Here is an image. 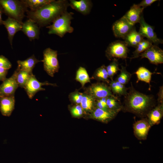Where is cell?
I'll return each mask as SVG.
<instances>
[{
  "label": "cell",
  "mask_w": 163,
  "mask_h": 163,
  "mask_svg": "<svg viewBox=\"0 0 163 163\" xmlns=\"http://www.w3.org/2000/svg\"><path fill=\"white\" fill-rule=\"evenodd\" d=\"M12 64L8 59L3 55H0V67L8 70Z\"/></svg>",
  "instance_id": "34"
},
{
  "label": "cell",
  "mask_w": 163,
  "mask_h": 163,
  "mask_svg": "<svg viewBox=\"0 0 163 163\" xmlns=\"http://www.w3.org/2000/svg\"><path fill=\"white\" fill-rule=\"evenodd\" d=\"M75 79L81 83L82 87H84L86 83L90 82L87 70L85 68L81 66L77 71Z\"/></svg>",
  "instance_id": "28"
},
{
  "label": "cell",
  "mask_w": 163,
  "mask_h": 163,
  "mask_svg": "<svg viewBox=\"0 0 163 163\" xmlns=\"http://www.w3.org/2000/svg\"><path fill=\"white\" fill-rule=\"evenodd\" d=\"M152 44V43L150 41L143 39L135 47L136 49L133 52V56L131 58L138 57L140 54L143 52Z\"/></svg>",
  "instance_id": "30"
},
{
  "label": "cell",
  "mask_w": 163,
  "mask_h": 163,
  "mask_svg": "<svg viewBox=\"0 0 163 163\" xmlns=\"http://www.w3.org/2000/svg\"><path fill=\"white\" fill-rule=\"evenodd\" d=\"M3 24L7 31L8 39L12 46L14 36L17 32L21 30L22 24L14 19L8 17L6 20L3 21Z\"/></svg>",
  "instance_id": "16"
},
{
  "label": "cell",
  "mask_w": 163,
  "mask_h": 163,
  "mask_svg": "<svg viewBox=\"0 0 163 163\" xmlns=\"http://www.w3.org/2000/svg\"><path fill=\"white\" fill-rule=\"evenodd\" d=\"M3 13L2 8L0 6V25H2L3 24V21L2 19V15Z\"/></svg>",
  "instance_id": "42"
},
{
  "label": "cell",
  "mask_w": 163,
  "mask_h": 163,
  "mask_svg": "<svg viewBox=\"0 0 163 163\" xmlns=\"http://www.w3.org/2000/svg\"></svg>",
  "instance_id": "43"
},
{
  "label": "cell",
  "mask_w": 163,
  "mask_h": 163,
  "mask_svg": "<svg viewBox=\"0 0 163 163\" xmlns=\"http://www.w3.org/2000/svg\"><path fill=\"white\" fill-rule=\"evenodd\" d=\"M96 99L90 95L84 93L80 103L83 110L86 111H92L95 106Z\"/></svg>",
  "instance_id": "26"
},
{
  "label": "cell",
  "mask_w": 163,
  "mask_h": 163,
  "mask_svg": "<svg viewBox=\"0 0 163 163\" xmlns=\"http://www.w3.org/2000/svg\"><path fill=\"white\" fill-rule=\"evenodd\" d=\"M0 6L5 15L22 24L25 13L28 10L21 0H0Z\"/></svg>",
  "instance_id": "4"
},
{
  "label": "cell",
  "mask_w": 163,
  "mask_h": 163,
  "mask_svg": "<svg viewBox=\"0 0 163 163\" xmlns=\"http://www.w3.org/2000/svg\"><path fill=\"white\" fill-rule=\"evenodd\" d=\"M85 93L90 95L96 100L113 95L109 86L103 82L92 84L86 88Z\"/></svg>",
  "instance_id": "7"
},
{
  "label": "cell",
  "mask_w": 163,
  "mask_h": 163,
  "mask_svg": "<svg viewBox=\"0 0 163 163\" xmlns=\"http://www.w3.org/2000/svg\"><path fill=\"white\" fill-rule=\"evenodd\" d=\"M93 77L96 80L109 83L110 81L106 69V66L104 65L97 69L94 72Z\"/></svg>",
  "instance_id": "29"
},
{
  "label": "cell",
  "mask_w": 163,
  "mask_h": 163,
  "mask_svg": "<svg viewBox=\"0 0 163 163\" xmlns=\"http://www.w3.org/2000/svg\"><path fill=\"white\" fill-rule=\"evenodd\" d=\"M83 95V93L78 91L71 93L69 95V98L71 101L76 104H80Z\"/></svg>",
  "instance_id": "33"
},
{
  "label": "cell",
  "mask_w": 163,
  "mask_h": 163,
  "mask_svg": "<svg viewBox=\"0 0 163 163\" xmlns=\"http://www.w3.org/2000/svg\"><path fill=\"white\" fill-rule=\"evenodd\" d=\"M163 116V104H158L147 114L146 117L152 126L159 124Z\"/></svg>",
  "instance_id": "19"
},
{
  "label": "cell",
  "mask_w": 163,
  "mask_h": 163,
  "mask_svg": "<svg viewBox=\"0 0 163 163\" xmlns=\"http://www.w3.org/2000/svg\"><path fill=\"white\" fill-rule=\"evenodd\" d=\"M43 53L44 69L49 75L53 77L59 68L57 51L49 47L45 49Z\"/></svg>",
  "instance_id": "5"
},
{
  "label": "cell",
  "mask_w": 163,
  "mask_h": 163,
  "mask_svg": "<svg viewBox=\"0 0 163 163\" xmlns=\"http://www.w3.org/2000/svg\"><path fill=\"white\" fill-rule=\"evenodd\" d=\"M21 30L30 41L39 38L40 29L38 25L30 19L23 23Z\"/></svg>",
  "instance_id": "14"
},
{
  "label": "cell",
  "mask_w": 163,
  "mask_h": 163,
  "mask_svg": "<svg viewBox=\"0 0 163 163\" xmlns=\"http://www.w3.org/2000/svg\"><path fill=\"white\" fill-rule=\"evenodd\" d=\"M18 86L12 75L6 78L0 85V97L14 95Z\"/></svg>",
  "instance_id": "13"
},
{
  "label": "cell",
  "mask_w": 163,
  "mask_h": 163,
  "mask_svg": "<svg viewBox=\"0 0 163 163\" xmlns=\"http://www.w3.org/2000/svg\"><path fill=\"white\" fill-rule=\"evenodd\" d=\"M120 71V73L116 78L115 81L125 85L129 81L132 74L127 71L125 67L122 66Z\"/></svg>",
  "instance_id": "31"
},
{
  "label": "cell",
  "mask_w": 163,
  "mask_h": 163,
  "mask_svg": "<svg viewBox=\"0 0 163 163\" xmlns=\"http://www.w3.org/2000/svg\"><path fill=\"white\" fill-rule=\"evenodd\" d=\"M40 62H42V60H38L34 55H33L24 60H18L17 61L18 64L17 68L32 73L33 70L36 65Z\"/></svg>",
  "instance_id": "21"
},
{
  "label": "cell",
  "mask_w": 163,
  "mask_h": 163,
  "mask_svg": "<svg viewBox=\"0 0 163 163\" xmlns=\"http://www.w3.org/2000/svg\"><path fill=\"white\" fill-rule=\"evenodd\" d=\"M118 89L119 96L123 95L125 97L127 94L128 88H126L125 85L122 84L118 81L115 80Z\"/></svg>",
  "instance_id": "37"
},
{
  "label": "cell",
  "mask_w": 163,
  "mask_h": 163,
  "mask_svg": "<svg viewBox=\"0 0 163 163\" xmlns=\"http://www.w3.org/2000/svg\"><path fill=\"white\" fill-rule=\"evenodd\" d=\"M106 68L108 77L111 80L113 79V76L120 70L118 60L115 59H112V61L106 66Z\"/></svg>",
  "instance_id": "32"
},
{
  "label": "cell",
  "mask_w": 163,
  "mask_h": 163,
  "mask_svg": "<svg viewBox=\"0 0 163 163\" xmlns=\"http://www.w3.org/2000/svg\"><path fill=\"white\" fill-rule=\"evenodd\" d=\"M44 85L57 86L56 84L50 83L47 81L43 82H40L37 80L35 76L33 74L30 77L24 88L29 98L31 99L38 92L45 90L44 88L42 87Z\"/></svg>",
  "instance_id": "9"
},
{
  "label": "cell",
  "mask_w": 163,
  "mask_h": 163,
  "mask_svg": "<svg viewBox=\"0 0 163 163\" xmlns=\"http://www.w3.org/2000/svg\"><path fill=\"white\" fill-rule=\"evenodd\" d=\"M109 84V87L112 93L114 94L119 95L118 89L115 81L112 79Z\"/></svg>",
  "instance_id": "38"
},
{
  "label": "cell",
  "mask_w": 163,
  "mask_h": 163,
  "mask_svg": "<svg viewBox=\"0 0 163 163\" xmlns=\"http://www.w3.org/2000/svg\"><path fill=\"white\" fill-rule=\"evenodd\" d=\"M157 1V0H143L137 5L139 7L144 9L146 7L151 5L153 3Z\"/></svg>",
  "instance_id": "39"
},
{
  "label": "cell",
  "mask_w": 163,
  "mask_h": 163,
  "mask_svg": "<svg viewBox=\"0 0 163 163\" xmlns=\"http://www.w3.org/2000/svg\"><path fill=\"white\" fill-rule=\"evenodd\" d=\"M144 9L137 4H133L123 16L131 24L139 23Z\"/></svg>",
  "instance_id": "20"
},
{
  "label": "cell",
  "mask_w": 163,
  "mask_h": 163,
  "mask_svg": "<svg viewBox=\"0 0 163 163\" xmlns=\"http://www.w3.org/2000/svg\"><path fill=\"white\" fill-rule=\"evenodd\" d=\"M128 46L124 41L117 40L112 42L106 50V56L110 60L114 59H126L129 52Z\"/></svg>",
  "instance_id": "6"
},
{
  "label": "cell",
  "mask_w": 163,
  "mask_h": 163,
  "mask_svg": "<svg viewBox=\"0 0 163 163\" xmlns=\"http://www.w3.org/2000/svg\"><path fill=\"white\" fill-rule=\"evenodd\" d=\"M72 114L75 117H79L83 113V109L80 105H77L71 108Z\"/></svg>",
  "instance_id": "36"
},
{
  "label": "cell",
  "mask_w": 163,
  "mask_h": 163,
  "mask_svg": "<svg viewBox=\"0 0 163 163\" xmlns=\"http://www.w3.org/2000/svg\"><path fill=\"white\" fill-rule=\"evenodd\" d=\"M119 112L109 109H102L95 107L92 111L91 115L95 120L107 123L114 118Z\"/></svg>",
  "instance_id": "15"
},
{
  "label": "cell",
  "mask_w": 163,
  "mask_h": 163,
  "mask_svg": "<svg viewBox=\"0 0 163 163\" xmlns=\"http://www.w3.org/2000/svg\"><path fill=\"white\" fill-rule=\"evenodd\" d=\"M137 78V82L139 81L144 82L149 84L150 86L152 75L153 74L148 69L142 66L139 67L135 73Z\"/></svg>",
  "instance_id": "24"
},
{
  "label": "cell",
  "mask_w": 163,
  "mask_h": 163,
  "mask_svg": "<svg viewBox=\"0 0 163 163\" xmlns=\"http://www.w3.org/2000/svg\"><path fill=\"white\" fill-rule=\"evenodd\" d=\"M8 69L0 67V81L3 82L6 78Z\"/></svg>",
  "instance_id": "40"
},
{
  "label": "cell",
  "mask_w": 163,
  "mask_h": 163,
  "mask_svg": "<svg viewBox=\"0 0 163 163\" xmlns=\"http://www.w3.org/2000/svg\"><path fill=\"white\" fill-rule=\"evenodd\" d=\"M32 75L33 73H30L17 68L13 74L18 87L21 88H24L29 78Z\"/></svg>",
  "instance_id": "23"
},
{
  "label": "cell",
  "mask_w": 163,
  "mask_h": 163,
  "mask_svg": "<svg viewBox=\"0 0 163 163\" xmlns=\"http://www.w3.org/2000/svg\"><path fill=\"white\" fill-rule=\"evenodd\" d=\"M139 23L140 26L138 32L142 37H146L155 45L163 43V40L158 38L154 32V27L145 22L143 14L141 16Z\"/></svg>",
  "instance_id": "8"
},
{
  "label": "cell",
  "mask_w": 163,
  "mask_h": 163,
  "mask_svg": "<svg viewBox=\"0 0 163 163\" xmlns=\"http://www.w3.org/2000/svg\"><path fill=\"white\" fill-rule=\"evenodd\" d=\"M151 127L147 118H142L137 121L133 124V132L135 136L139 140H146Z\"/></svg>",
  "instance_id": "12"
},
{
  "label": "cell",
  "mask_w": 163,
  "mask_h": 163,
  "mask_svg": "<svg viewBox=\"0 0 163 163\" xmlns=\"http://www.w3.org/2000/svg\"><path fill=\"white\" fill-rule=\"evenodd\" d=\"M106 104L109 110L119 112L122 109V104L117 97L114 95L107 97Z\"/></svg>",
  "instance_id": "27"
},
{
  "label": "cell",
  "mask_w": 163,
  "mask_h": 163,
  "mask_svg": "<svg viewBox=\"0 0 163 163\" xmlns=\"http://www.w3.org/2000/svg\"><path fill=\"white\" fill-rule=\"evenodd\" d=\"M158 104H163V86L160 87L159 91L158 93Z\"/></svg>",
  "instance_id": "41"
},
{
  "label": "cell",
  "mask_w": 163,
  "mask_h": 163,
  "mask_svg": "<svg viewBox=\"0 0 163 163\" xmlns=\"http://www.w3.org/2000/svg\"><path fill=\"white\" fill-rule=\"evenodd\" d=\"M69 6L72 9L83 15H87L90 12L92 3L90 0H70Z\"/></svg>",
  "instance_id": "18"
},
{
  "label": "cell",
  "mask_w": 163,
  "mask_h": 163,
  "mask_svg": "<svg viewBox=\"0 0 163 163\" xmlns=\"http://www.w3.org/2000/svg\"><path fill=\"white\" fill-rule=\"evenodd\" d=\"M14 95L0 97V111L4 116L9 117L14 109Z\"/></svg>",
  "instance_id": "17"
},
{
  "label": "cell",
  "mask_w": 163,
  "mask_h": 163,
  "mask_svg": "<svg viewBox=\"0 0 163 163\" xmlns=\"http://www.w3.org/2000/svg\"><path fill=\"white\" fill-rule=\"evenodd\" d=\"M74 13L66 11L55 19L52 24L46 26L49 29V34H55L62 37L67 33H72L73 28L71 26V20L73 18Z\"/></svg>",
  "instance_id": "3"
},
{
  "label": "cell",
  "mask_w": 163,
  "mask_h": 163,
  "mask_svg": "<svg viewBox=\"0 0 163 163\" xmlns=\"http://www.w3.org/2000/svg\"><path fill=\"white\" fill-rule=\"evenodd\" d=\"M139 56L148 59L150 63L155 65L163 63V50L156 45L152 44Z\"/></svg>",
  "instance_id": "10"
},
{
  "label": "cell",
  "mask_w": 163,
  "mask_h": 163,
  "mask_svg": "<svg viewBox=\"0 0 163 163\" xmlns=\"http://www.w3.org/2000/svg\"><path fill=\"white\" fill-rule=\"evenodd\" d=\"M134 26L123 16L113 24L112 28L115 37L123 39L134 27Z\"/></svg>",
  "instance_id": "11"
},
{
  "label": "cell",
  "mask_w": 163,
  "mask_h": 163,
  "mask_svg": "<svg viewBox=\"0 0 163 163\" xmlns=\"http://www.w3.org/2000/svg\"><path fill=\"white\" fill-rule=\"evenodd\" d=\"M129 91L125 97L122 110L142 118L146 117L149 111L156 106L154 96L148 95L136 90L131 83Z\"/></svg>",
  "instance_id": "1"
},
{
  "label": "cell",
  "mask_w": 163,
  "mask_h": 163,
  "mask_svg": "<svg viewBox=\"0 0 163 163\" xmlns=\"http://www.w3.org/2000/svg\"><path fill=\"white\" fill-rule=\"evenodd\" d=\"M69 3L66 0L53 1L34 11L27 10V17L40 27L47 26L67 11Z\"/></svg>",
  "instance_id": "2"
},
{
  "label": "cell",
  "mask_w": 163,
  "mask_h": 163,
  "mask_svg": "<svg viewBox=\"0 0 163 163\" xmlns=\"http://www.w3.org/2000/svg\"><path fill=\"white\" fill-rule=\"evenodd\" d=\"M53 0H21L30 11L36 10L52 2Z\"/></svg>",
  "instance_id": "25"
},
{
  "label": "cell",
  "mask_w": 163,
  "mask_h": 163,
  "mask_svg": "<svg viewBox=\"0 0 163 163\" xmlns=\"http://www.w3.org/2000/svg\"><path fill=\"white\" fill-rule=\"evenodd\" d=\"M107 97H104L96 100L95 106L96 107L103 110H108L107 104Z\"/></svg>",
  "instance_id": "35"
},
{
  "label": "cell",
  "mask_w": 163,
  "mask_h": 163,
  "mask_svg": "<svg viewBox=\"0 0 163 163\" xmlns=\"http://www.w3.org/2000/svg\"><path fill=\"white\" fill-rule=\"evenodd\" d=\"M143 38L134 27L123 39L128 46L135 48Z\"/></svg>",
  "instance_id": "22"
}]
</instances>
